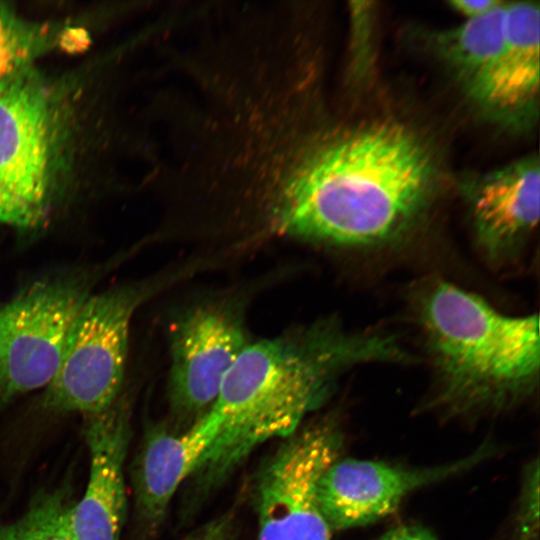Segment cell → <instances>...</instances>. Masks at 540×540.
<instances>
[{
    "mask_svg": "<svg viewBox=\"0 0 540 540\" xmlns=\"http://www.w3.org/2000/svg\"><path fill=\"white\" fill-rule=\"evenodd\" d=\"M244 168L243 184H252L277 232L346 246L404 232L425 205L434 173L426 146L399 123L306 131L291 105L259 127Z\"/></svg>",
    "mask_w": 540,
    "mask_h": 540,
    "instance_id": "cell-1",
    "label": "cell"
},
{
    "mask_svg": "<svg viewBox=\"0 0 540 540\" xmlns=\"http://www.w3.org/2000/svg\"><path fill=\"white\" fill-rule=\"evenodd\" d=\"M403 359L390 337L348 334L326 323L246 344L208 409L220 432L195 474L217 482L259 445L295 433L344 369Z\"/></svg>",
    "mask_w": 540,
    "mask_h": 540,
    "instance_id": "cell-2",
    "label": "cell"
},
{
    "mask_svg": "<svg viewBox=\"0 0 540 540\" xmlns=\"http://www.w3.org/2000/svg\"><path fill=\"white\" fill-rule=\"evenodd\" d=\"M420 314L438 376L434 403L440 411L499 412L533 392L540 360L537 315L508 316L442 281L423 295Z\"/></svg>",
    "mask_w": 540,
    "mask_h": 540,
    "instance_id": "cell-3",
    "label": "cell"
},
{
    "mask_svg": "<svg viewBox=\"0 0 540 540\" xmlns=\"http://www.w3.org/2000/svg\"><path fill=\"white\" fill-rule=\"evenodd\" d=\"M57 96L32 65L0 79V224L35 228L49 214L63 130Z\"/></svg>",
    "mask_w": 540,
    "mask_h": 540,
    "instance_id": "cell-4",
    "label": "cell"
},
{
    "mask_svg": "<svg viewBox=\"0 0 540 540\" xmlns=\"http://www.w3.org/2000/svg\"><path fill=\"white\" fill-rule=\"evenodd\" d=\"M99 278L100 269L51 275L31 283L0 310V408L49 385L71 327Z\"/></svg>",
    "mask_w": 540,
    "mask_h": 540,
    "instance_id": "cell-5",
    "label": "cell"
},
{
    "mask_svg": "<svg viewBox=\"0 0 540 540\" xmlns=\"http://www.w3.org/2000/svg\"><path fill=\"white\" fill-rule=\"evenodd\" d=\"M146 287L125 285L91 295L69 332L44 397L48 408L85 417L109 408L124 379L132 316Z\"/></svg>",
    "mask_w": 540,
    "mask_h": 540,
    "instance_id": "cell-6",
    "label": "cell"
},
{
    "mask_svg": "<svg viewBox=\"0 0 540 540\" xmlns=\"http://www.w3.org/2000/svg\"><path fill=\"white\" fill-rule=\"evenodd\" d=\"M344 434L337 421H316L285 438L257 483V540H331L316 498L317 482L340 458Z\"/></svg>",
    "mask_w": 540,
    "mask_h": 540,
    "instance_id": "cell-7",
    "label": "cell"
},
{
    "mask_svg": "<svg viewBox=\"0 0 540 540\" xmlns=\"http://www.w3.org/2000/svg\"><path fill=\"white\" fill-rule=\"evenodd\" d=\"M496 451L485 440L464 457L421 467L338 458L318 479L317 503L332 533L366 526L394 513L414 491L468 472Z\"/></svg>",
    "mask_w": 540,
    "mask_h": 540,
    "instance_id": "cell-8",
    "label": "cell"
},
{
    "mask_svg": "<svg viewBox=\"0 0 540 540\" xmlns=\"http://www.w3.org/2000/svg\"><path fill=\"white\" fill-rule=\"evenodd\" d=\"M246 344L236 316L220 307H199L177 321L170 333L173 407L185 414L209 409Z\"/></svg>",
    "mask_w": 540,
    "mask_h": 540,
    "instance_id": "cell-9",
    "label": "cell"
},
{
    "mask_svg": "<svg viewBox=\"0 0 540 540\" xmlns=\"http://www.w3.org/2000/svg\"><path fill=\"white\" fill-rule=\"evenodd\" d=\"M85 418L90 471L83 497L70 509V527L77 540H120L126 512L128 406L118 398L106 410Z\"/></svg>",
    "mask_w": 540,
    "mask_h": 540,
    "instance_id": "cell-10",
    "label": "cell"
},
{
    "mask_svg": "<svg viewBox=\"0 0 540 540\" xmlns=\"http://www.w3.org/2000/svg\"><path fill=\"white\" fill-rule=\"evenodd\" d=\"M539 35L538 3L507 4L503 46L467 90L485 112L506 123L531 118L539 93Z\"/></svg>",
    "mask_w": 540,
    "mask_h": 540,
    "instance_id": "cell-11",
    "label": "cell"
},
{
    "mask_svg": "<svg viewBox=\"0 0 540 540\" xmlns=\"http://www.w3.org/2000/svg\"><path fill=\"white\" fill-rule=\"evenodd\" d=\"M219 432L218 419L207 410L183 432L148 433L133 471L136 512L147 532L161 525L175 492L202 465Z\"/></svg>",
    "mask_w": 540,
    "mask_h": 540,
    "instance_id": "cell-12",
    "label": "cell"
},
{
    "mask_svg": "<svg viewBox=\"0 0 540 540\" xmlns=\"http://www.w3.org/2000/svg\"><path fill=\"white\" fill-rule=\"evenodd\" d=\"M537 157H527L485 176L475 187L472 214L484 249L500 257L514 249L539 220Z\"/></svg>",
    "mask_w": 540,
    "mask_h": 540,
    "instance_id": "cell-13",
    "label": "cell"
},
{
    "mask_svg": "<svg viewBox=\"0 0 540 540\" xmlns=\"http://www.w3.org/2000/svg\"><path fill=\"white\" fill-rule=\"evenodd\" d=\"M507 3L467 19L460 26L436 33L432 44L437 55L468 90L489 68L505 39Z\"/></svg>",
    "mask_w": 540,
    "mask_h": 540,
    "instance_id": "cell-14",
    "label": "cell"
},
{
    "mask_svg": "<svg viewBox=\"0 0 540 540\" xmlns=\"http://www.w3.org/2000/svg\"><path fill=\"white\" fill-rule=\"evenodd\" d=\"M61 34L53 25L28 21L0 2V79L31 66Z\"/></svg>",
    "mask_w": 540,
    "mask_h": 540,
    "instance_id": "cell-15",
    "label": "cell"
},
{
    "mask_svg": "<svg viewBox=\"0 0 540 540\" xmlns=\"http://www.w3.org/2000/svg\"><path fill=\"white\" fill-rule=\"evenodd\" d=\"M71 507L61 491L38 496L19 519L0 525V540H77L69 522Z\"/></svg>",
    "mask_w": 540,
    "mask_h": 540,
    "instance_id": "cell-16",
    "label": "cell"
},
{
    "mask_svg": "<svg viewBox=\"0 0 540 540\" xmlns=\"http://www.w3.org/2000/svg\"><path fill=\"white\" fill-rule=\"evenodd\" d=\"M539 460L524 468L508 540H539Z\"/></svg>",
    "mask_w": 540,
    "mask_h": 540,
    "instance_id": "cell-17",
    "label": "cell"
},
{
    "mask_svg": "<svg viewBox=\"0 0 540 540\" xmlns=\"http://www.w3.org/2000/svg\"><path fill=\"white\" fill-rule=\"evenodd\" d=\"M234 521L226 515L212 520L184 540H233Z\"/></svg>",
    "mask_w": 540,
    "mask_h": 540,
    "instance_id": "cell-18",
    "label": "cell"
},
{
    "mask_svg": "<svg viewBox=\"0 0 540 540\" xmlns=\"http://www.w3.org/2000/svg\"><path fill=\"white\" fill-rule=\"evenodd\" d=\"M376 540H437L435 534L420 524H401L383 533Z\"/></svg>",
    "mask_w": 540,
    "mask_h": 540,
    "instance_id": "cell-19",
    "label": "cell"
},
{
    "mask_svg": "<svg viewBox=\"0 0 540 540\" xmlns=\"http://www.w3.org/2000/svg\"><path fill=\"white\" fill-rule=\"evenodd\" d=\"M501 3L502 1L497 0H455L449 2L454 10L466 16L467 19L482 16Z\"/></svg>",
    "mask_w": 540,
    "mask_h": 540,
    "instance_id": "cell-20",
    "label": "cell"
}]
</instances>
